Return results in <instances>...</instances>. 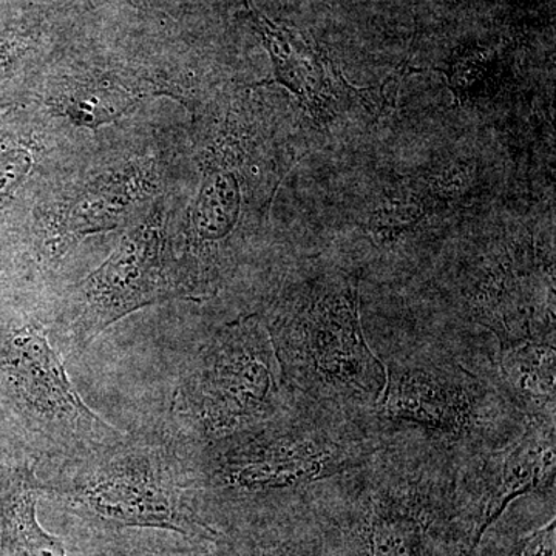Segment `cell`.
Here are the masks:
<instances>
[{
	"instance_id": "7",
	"label": "cell",
	"mask_w": 556,
	"mask_h": 556,
	"mask_svg": "<svg viewBox=\"0 0 556 556\" xmlns=\"http://www.w3.org/2000/svg\"><path fill=\"white\" fill-rule=\"evenodd\" d=\"M379 407L391 419L460 433L477 417L473 386L464 372L437 365H391Z\"/></svg>"
},
{
	"instance_id": "3",
	"label": "cell",
	"mask_w": 556,
	"mask_h": 556,
	"mask_svg": "<svg viewBox=\"0 0 556 556\" xmlns=\"http://www.w3.org/2000/svg\"><path fill=\"white\" fill-rule=\"evenodd\" d=\"M265 324L288 388L379 407L387 368L365 339L357 285L298 292Z\"/></svg>"
},
{
	"instance_id": "10",
	"label": "cell",
	"mask_w": 556,
	"mask_h": 556,
	"mask_svg": "<svg viewBox=\"0 0 556 556\" xmlns=\"http://www.w3.org/2000/svg\"><path fill=\"white\" fill-rule=\"evenodd\" d=\"M555 473V437L548 428L527 434L508 452L495 489L486 501L484 515L475 530L468 556L473 554L508 504L517 497L533 492Z\"/></svg>"
},
{
	"instance_id": "16",
	"label": "cell",
	"mask_w": 556,
	"mask_h": 556,
	"mask_svg": "<svg viewBox=\"0 0 556 556\" xmlns=\"http://www.w3.org/2000/svg\"><path fill=\"white\" fill-rule=\"evenodd\" d=\"M508 556H556L555 519L527 535Z\"/></svg>"
},
{
	"instance_id": "12",
	"label": "cell",
	"mask_w": 556,
	"mask_h": 556,
	"mask_svg": "<svg viewBox=\"0 0 556 556\" xmlns=\"http://www.w3.org/2000/svg\"><path fill=\"white\" fill-rule=\"evenodd\" d=\"M501 369L508 386L527 405L554 408L555 345L547 340H527L501 346Z\"/></svg>"
},
{
	"instance_id": "4",
	"label": "cell",
	"mask_w": 556,
	"mask_h": 556,
	"mask_svg": "<svg viewBox=\"0 0 556 556\" xmlns=\"http://www.w3.org/2000/svg\"><path fill=\"white\" fill-rule=\"evenodd\" d=\"M0 379L33 456L50 466L104 447L127 433L83 401L60 348L38 320L10 329L0 345Z\"/></svg>"
},
{
	"instance_id": "2",
	"label": "cell",
	"mask_w": 556,
	"mask_h": 556,
	"mask_svg": "<svg viewBox=\"0 0 556 556\" xmlns=\"http://www.w3.org/2000/svg\"><path fill=\"white\" fill-rule=\"evenodd\" d=\"M287 380L265 321L243 317L197 351L175 383L167 431L203 444L265 426L287 404Z\"/></svg>"
},
{
	"instance_id": "6",
	"label": "cell",
	"mask_w": 556,
	"mask_h": 556,
	"mask_svg": "<svg viewBox=\"0 0 556 556\" xmlns=\"http://www.w3.org/2000/svg\"><path fill=\"white\" fill-rule=\"evenodd\" d=\"M507 260L485 266L471 291L470 306L478 324L495 332L501 346L546 340L554 331V283L544 285Z\"/></svg>"
},
{
	"instance_id": "8",
	"label": "cell",
	"mask_w": 556,
	"mask_h": 556,
	"mask_svg": "<svg viewBox=\"0 0 556 556\" xmlns=\"http://www.w3.org/2000/svg\"><path fill=\"white\" fill-rule=\"evenodd\" d=\"M258 28L268 43L278 83L303 102L314 119L328 123L356 94L364 93L353 89L317 51L295 42L263 17L258 20Z\"/></svg>"
},
{
	"instance_id": "14",
	"label": "cell",
	"mask_w": 556,
	"mask_h": 556,
	"mask_svg": "<svg viewBox=\"0 0 556 556\" xmlns=\"http://www.w3.org/2000/svg\"><path fill=\"white\" fill-rule=\"evenodd\" d=\"M113 97H116V93H112V91L87 87V89L70 94L64 108L67 109L68 115L79 124L94 127L104 121L116 118L135 101V98H130L129 94L119 98Z\"/></svg>"
},
{
	"instance_id": "15",
	"label": "cell",
	"mask_w": 556,
	"mask_h": 556,
	"mask_svg": "<svg viewBox=\"0 0 556 556\" xmlns=\"http://www.w3.org/2000/svg\"><path fill=\"white\" fill-rule=\"evenodd\" d=\"M33 156L28 150L11 149L0 152V201L10 197L31 170Z\"/></svg>"
},
{
	"instance_id": "11",
	"label": "cell",
	"mask_w": 556,
	"mask_h": 556,
	"mask_svg": "<svg viewBox=\"0 0 556 556\" xmlns=\"http://www.w3.org/2000/svg\"><path fill=\"white\" fill-rule=\"evenodd\" d=\"M207 541L167 530H119L86 532L78 530L73 543L75 556H215Z\"/></svg>"
},
{
	"instance_id": "1",
	"label": "cell",
	"mask_w": 556,
	"mask_h": 556,
	"mask_svg": "<svg viewBox=\"0 0 556 556\" xmlns=\"http://www.w3.org/2000/svg\"><path fill=\"white\" fill-rule=\"evenodd\" d=\"M42 482V497L86 532L167 530L217 543L200 517L188 471L169 431L129 433L62 463Z\"/></svg>"
},
{
	"instance_id": "13",
	"label": "cell",
	"mask_w": 556,
	"mask_h": 556,
	"mask_svg": "<svg viewBox=\"0 0 556 556\" xmlns=\"http://www.w3.org/2000/svg\"><path fill=\"white\" fill-rule=\"evenodd\" d=\"M367 546L369 556H422V522L402 507L379 508L369 521Z\"/></svg>"
},
{
	"instance_id": "9",
	"label": "cell",
	"mask_w": 556,
	"mask_h": 556,
	"mask_svg": "<svg viewBox=\"0 0 556 556\" xmlns=\"http://www.w3.org/2000/svg\"><path fill=\"white\" fill-rule=\"evenodd\" d=\"M40 497L42 482L35 464L0 470L2 556H67L64 541L39 525Z\"/></svg>"
},
{
	"instance_id": "5",
	"label": "cell",
	"mask_w": 556,
	"mask_h": 556,
	"mask_svg": "<svg viewBox=\"0 0 556 556\" xmlns=\"http://www.w3.org/2000/svg\"><path fill=\"white\" fill-rule=\"evenodd\" d=\"M188 298L166 254L163 223L150 217L131 228L104 263L70 294L58 317L62 348L78 354L135 311Z\"/></svg>"
}]
</instances>
